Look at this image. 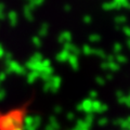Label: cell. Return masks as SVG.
<instances>
[{
	"instance_id": "6da1fadb",
	"label": "cell",
	"mask_w": 130,
	"mask_h": 130,
	"mask_svg": "<svg viewBox=\"0 0 130 130\" xmlns=\"http://www.w3.org/2000/svg\"><path fill=\"white\" fill-rule=\"evenodd\" d=\"M26 116V108H18L11 112L7 116V130H23L24 129V120Z\"/></svg>"
}]
</instances>
